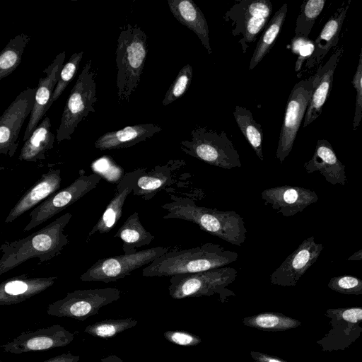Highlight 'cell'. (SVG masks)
Masks as SVG:
<instances>
[{"label": "cell", "mask_w": 362, "mask_h": 362, "mask_svg": "<svg viewBox=\"0 0 362 362\" xmlns=\"http://www.w3.org/2000/svg\"><path fill=\"white\" fill-rule=\"evenodd\" d=\"M30 37L21 33L11 39L0 54V80L12 74L21 62L24 49Z\"/></svg>", "instance_id": "31"}, {"label": "cell", "mask_w": 362, "mask_h": 362, "mask_svg": "<svg viewBox=\"0 0 362 362\" xmlns=\"http://www.w3.org/2000/svg\"><path fill=\"white\" fill-rule=\"evenodd\" d=\"M74 339V333L59 325H54L35 331L23 332L1 347L4 352L21 354L65 346Z\"/></svg>", "instance_id": "15"}, {"label": "cell", "mask_w": 362, "mask_h": 362, "mask_svg": "<svg viewBox=\"0 0 362 362\" xmlns=\"http://www.w3.org/2000/svg\"><path fill=\"white\" fill-rule=\"evenodd\" d=\"M57 276L31 277L21 274L0 284V305H11L25 301L52 286Z\"/></svg>", "instance_id": "20"}, {"label": "cell", "mask_w": 362, "mask_h": 362, "mask_svg": "<svg viewBox=\"0 0 362 362\" xmlns=\"http://www.w3.org/2000/svg\"><path fill=\"white\" fill-rule=\"evenodd\" d=\"M170 202L161 205L168 211L164 219H180L233 245L240 247L247 238L243 218L234 211L198 206L194 198L169 194Z\"/></svg>", "instance_id": "1"}, {"label": "cell", "mask_w": 362, "mask_h": 362, "mask_svg": "<svg viewBox=\"0 0 362 362\" xmlns=\"http://www.w3.org/2000/svg\"><path fill=\"white\" fill-rule=\"evenodd\" d=\"M121 291L117 288L76 290L47 306V313L51 316L71 317L83 321L98 313V310L120 298Z\"/></svg>", "instance_id": "8"}, {"label": "cell", "mask_w": 362, "mask_h": 362, "mask_svg": "<svg viewBox=\"0 0 362 362\" xmlns=\"http://www.w3.org/2000/svg\"><path fill=\"white\" fill-rule=\"evenodd\" d=\"M36 90L27 87L0 117V153L11 158L16 152L19 133L34 107Z\"/></svg>", "instance_id": "13"}, {"label": "cell", "mask_w": 362, "mask_h": 362, "mask_svg": "<svg viewBox=\"0 0 362 362\" xmlns=\"http://www.w3.org/2000/svg\"><path fill=\"white\" fill-rule=\"evenodd\" d=\"M96 73L88 59L71 90L57 131V141L71 140L79 123L90 112H95L96 95Z\"/></svg>", "instance_id": "6"}, {"label": "cell", "mask_w": 362, "mask_h": 362, "mask_svg": "<svg viewBox=\"0 0 362 362\" xmlns=\"http://www.w3.org/2000/svg\"><path fill=\"white\" fill-rule=\"evenodd\" d=\"M71 216L66 212L25 238L2 244L0 275L30 259L37 258L41 264L60 255L69 243L64 230Z\"/></svg>", "instance_id": "2"}, {"label": "cell", "mask_w": 362, "mask_h": 362, "mask_svg": "<svg viewBox=\"0 0 362 362\" xmlns=\"http://www.w3.org/2000/svg\"><path fill=\"white\" fill-rule=\"evenodd\" d=\"M313 82V76L300 80L294 85L288 96L276 152L280 163H283L293 148L311 98Z\"/></svg>", "instance_id": "12"}, {"label": "cell", "mask_w": 362, "mask_h": 362, "mask_svg": "<svg viewBox=\"0 0 362 362\" xmlns=\"http://www.w3.org/2000/svg\"><path fill=\"white\" fill-rule=\"evenodd\" d=\"M141 168L126 173L119 180L113 198L106 206L102 216L88 234L86 241L96 233L110 232L120 219L122 208L127 196L133 192L136 180Z\"/></svg>", "instance_id": "22"}, {"label": "cell", "mask_w": 362, "mask_h": 362, "mask_svg": "<svg viewBox=\"0 0 362 362\" xmlns=\"http://www.w3.org/2000/svg\"><path fill=\"white\" fill-rule=\"evenodd\" d=\"M171 249V247L157 246L136 251L131 254L98 259L80 276L83 281H116L132 272L149 264Z\"/></svg>", "instance_id": "9"}, {"label": "cell", "mask_w": 362, "mask_h": 362, "mask_svg": "<svg viewBox=\"0 0 362 362\" xmlns=\"http://www.w3.org/2000/svg\"><path fill=\"white\" fill-rule=\"evenodd\" d=\"M351 83L356 93L355 112L352 129L356 130L362 119V47L361 49L356 71L352 78Z\"/></svg>", "instance_id": "38"}, {"label": "cell", "mask_w": 362, "mask_h": 362, "mask_svg": "<svg viewBox=\"0 0 362 362\" xmlns=\"http://www.w3.org/2000/svg\"><path fill=\"white\" fill-rule=\"evenodd\" d=\"M147 35L141 27L129 23L119 28L116 49L117 102L129 101L136 90L148 54Z\"/></svg>", "instance_id": "4"}, {"label": "cell", "mask_w": 362, "mask_h": 362, "mask_svg": "<svg viewBox=\"0 0 362 362\" xmlns=\"http://www.w3.org/2000/svg\"><path fill=\"white\" fill-rule=\"evenodd\" d=\"M136 324L137 321L132 318L106 320L87 326L84 332L93 337L107 339L132 328Z\"/></svg>", "instance_id": "33"}, {"label": "cell", "mask_w": 362, "mask_h": 362, "mask_svg": "<svg viewBox=\"0 0 362 362\" xmlns=\"http://www.w3.org/2000/svg\"><path fill=\"white\" fill-rule=\"evenodd\" d=\"M180 149L187 155L209 165L230 170L242 167L240 157L225 131L218 132L197 126L190 132V139L180 142Z\"/></svg>", "instance_id": "5"}, {"label": "cell", "mask_w": 362, "mask_h": 362, "mask_svg": "<svg viewBox=\"0 0 362 362\" xmlns=\"http://www.w3.org/2000/svg\"><path fill=\"white\" fill-rule=\"evenodd\" d=\"M233 116L240 132L254 150L257 156L261 161H263V130L261 124L255 120L250 110L242 106H235Z\"/></svg>", "instance_id": "30"}, {"label": "cell", "mask_w": 362, "mask_h": 362, "mask_svg": "<svg viewBox=\"0 0 362 362\" xmlns=\"http://www.w3.org/2000/svg\"><path fill=\"white\" fill-rule=\"evenodd\" d=\"M173 16L182 25L192 30L199 37L207 52L212 54L209 43V32L206 19L197 4L192 0H168Z\"/></svg>", "instance_id": "26"}, {"label": "cell", "mask_w": 362, "mask_h": 362, "mask_svg": "<svg viewBox=\"0 0 362 362\" xmlns=\"http://www.w3.org/2000/svg\"><path fill=\"white\" fill-rule=\"evenodd\" d=\"M101 179L102 177L98 173L86 175L85 172L81 170L79 176L72 183L54 192L33 208L29 214L30 220L23 230L28 231L35 228L78 201L93 189Z\"/></svg>", "instance_id": "11"}, {"label": "cell", "mask_w": 362, "mask_h": 362, "mask_svg": "<svg viewBox=\"0 0 362 362\" xmlns=\"http://www.w3.org/2000/svg\"><path fill=\"white\" fill-rule=\"evenodd\" d=\"M66 57L65 51L57 54L52 63L43 71L45 76L40 78L35 95V103L25 130L23 141H26L39 125L49 110L54 90L58 82Z\"/></svg>", "instance_id": "18"}, {"label": "cell", "mask_w": 362, "mask_h": 362, "mask_svg": "<svg viewBox=\"0 0 362 362\" xmlns=\"http://www.w3.org/2000/svg\"><path fill=\"white\" fill-rule=\"evenodd\" d=\"M168 337L171 341L180 345H187L194 341V338L191 335L182 332H173Z\"/></svg>", "instance_id": "41"}, {"label": "cell", "mask_w": 362, "mask_h": 362, "mask_svg": "<svg viewBox=\"0 0 362 362\" xmlns=\"http://www.w3.org/2000/svg\"><path fill=\"white\" fill-rule=\"evenodd\" d=\"M350 3V0L343 2L342 6L336 10L324 25L315 40V52L310 59L305 63L307 69H310L321 65L329 51L337 45Z\"/></svg>", "instance_id": "25"}, {"label": "cell", "mask_w": 362, "mask_h": 362, "mask_svg": "<svg viewBox=\"0 0 362 362\" xmlns=\"http://www.w3.org/2000/svg\"><path fill=\"white\" fill-rule=\"evenodd\" d=\"M304 168L307 173L319 172L332 185H345L347 177L345 165L337 158L331 144L326 139L317 141L314 153L311 158L305 163Z\"/></svg>", "instance_id": "23"}, {"label": "cell", "mask_w": 362, "mask_h": 362, "mask_svg": "<svg viewBox=\"0 0 362 362\" xmlns=\"http://www.w3.org/2000/svg\"><path fill=\"white\" fill-rule=\"evenodd\" d=\"M238 258V255L235 252L211 243L184 250L175 247L143 269L142 275L149 277L172 276L197 273L226 267Z\"/></svg>", "instance_id": "3"}, {"label": "cell", "mask_w": 362, "mask_h": 362, "mask_svg": "<svg viewBox=\"0 0 362 362\" xmlns=\"http://www.w3.org/2000/svg\"><path fill=\"white\" fill-rule=\"evenodd\" d=\"M79 360V356L73 355L71 353L68 352L55 356L43 362H78Z\"/></svg>", "instance_id": "42"}, {"label": "cell", "mask_w": 362, "mask_h": 362, "mask_svg": "<svg viewBox=\"0 0 362 362\" xmlns=\"http://www.w3.org/2000/svg\"><path fill=\"white\" fill-rule=\"evenodd\" d=\"M328 287L344 294H362V279L351 276L341 275L331 278Z\"/></svg>", "instance_id": "37"}, {"label": "cell", "mask_w": 362, "mask_h": 362, "mask_svg": "<svg viewBox=\"0 0 362 362\" xmlns=\"http://www.w3.org/2000/svg\"><path fill=\"white\" fill-rule=\"evenodd\" d=\"M51 126L50 119L46 116L24 142L18 157L20 160L36 162L45 159L46 153L52 148L55 139Z\"/></svg>", "instance_id": "27"}, {"label": "cell", "mask_w": 362, "mask_h": 362, "mask_svg": "<svg viewBox=\"0 0 362 362\" xmlns=\"http://www.w3.org/2000/svg\"><path fill=\"white\" fill-rule=\"evenodd\" d=\"M323 249V245L317 243L313 236L305 239L274 271L271 281L274 284L294 286L315 263Z\"/></svg>", "instance_id": "16"}, {"label": "cell", "mask_w": 362, "mask_h": 362, "mask_svg": "<svg viewBox=\"0 0 362 362\" xmlns=\"http://www.w3.org/2000/svg\"><path fill=\"white\" fill-rule=\"evenodd\" d=\"M273 10L269 0H236L223 18L230 24V33L238 37L243 53L264 30Z\"/></svg>", "instance_id": "7"}, {"label": "cell", "mask_w": 362, "mask_h": 362, "mask_svg": "<svg viewBox=\"0 0 362 362\" xmlns=\"http://www.w3.org/2000/svg\"><path fill=\"white\" fill-rule=\"evenodd\" d=\"M235 268L222 267L207 271L171 276L170 290L175 298L218 291L236 277Z\"/></svg>", "instance_id": "14"}, {"label": "cell", "mask_w": 362, "mask_h": 362, "mask_svg": "<svg viewBox=\"0 0 362 362\" xmlns=\"http://www.w3.org/2000/svg\"><path fill=\"white\" fill-rule=\"evenodd\" d=\"M266 361L267 362H281L277 359H275V358H267L266 359Z\"/></svg>", "instance_id": "44"}, {"label": "cell", "mask_w": 362, "mask_h": 362, "mask_svg": "<svg viewBox=\"0 0 362 362\" xmlns=\"http://www.w3.org/2000/svg\"><path fill=\"white\" fill-rule=\"evenodd\" d=\"M186 165L184 159H170L164 165H158L149 170L141 168L133 189V195L150 201L158 192L167 193L172 189H185L191 185V174L180 173Z\"/></svg>", "instance_id": "10"}, {"label": "cell", "mask_w": 362, "mask_h": 362, "mask_svg": "<svg viewBox=\"0 0 362 362\" xmlns=\"http://www.w3.org/2000/svg\"><path fill=\"white\" fill-rule=\"evenodd\" d=\"M341 317L346 321L356 323L362 320V308H351L343 310Z\"/></svg>", "instance_id": "40"}, {"label": "cell", "mask_w": 362, "mask_h": 362, "mask_svg": "<svg viewBox=\"0 0 362 362\" xmlns=\"http://www.w3.org/2000/svg\"><path fill=\"white\" fill-rule=\"evenodd\" d=\"M114 238L122 240L124 254L136 252L137 248L149 245L155 238L141 224L138 212H134L126 219Z\"/></svg>", "instance_id": "28"}, {"label": "cell", "mask_w": 362, "mask_h": 362, "mask_svg": "<svg viewBox=\"0 0 362 362\" xmlns=\"http://www.w3.org/2000/svg\"><path fill=\"white\" fill-rule=\"evenodd\" d=\"M287 11L288 5L284 4L269 20L254 50L249 70H252L274 46L286 20Z\"/></svg>", "instance_id": "29"}, {"label": "cell", "mask_w": 362, "mask_h": 362, "mask_svg": "<svg viewBox=\"0 0 362 362\" xmlns=\"http://www.w3.org/2000/svg\"><path fill=\"white\" fill-rule=\"evenodd\" d=\"M193 76L190 64L185 65L178 72L176 78L167 90L162 101L163 106L175 101L182 96L189 87Z\"/></svg>", "instance_id": "34"}, {"label": "cell", "mask_w": 362, "mask_h": 362, "mask_svg": "<svg viewBox=\"0 0 362 362\" xmlns=\"http://www.w3.org/2000/svg\"><path fill=\"white\" fill-rule=\"evenodd\" d=\"M260 196L264 205L285 217L300 213L318 201L314 190L288 185L264 189Z\"/></svg>", "instance_id": "17"}, {"label": "cell", "mask_w": 362, "mask_h": 362, "mask_svg": "<svg viewBox=\"0 0 362 362\" xmlns=\"http://www.w3.org/2000/svg\"><path fill=\"white\" fill-rule=\"evenodd\" d=\"M83 55V51L74 52L69 58L68 62L64 65L53 92V95L49 105V109L66 89V86L75 76L78 69L80 62Z\"/></svg>", "instance_id": "35"}, {"label": "cell", "mask_w": 362, "mask_h": 362, "mask_svg": "<svg viewBox=\"0 0 362 362\" xmlns=\"http://www.w3.org/2000/svg\"><path fill=\"white\" fill-rule=\"evenodd\" d=\"M161 130L160 127L154 124L127 126L105 133L95 141L94 145L101 151L129 148L146 141Z\"/></svg>", "instance_id": "24"}, {"label": "cell", "mask_w": 362, "mask_h": 362, "mask_svg": "<svg viewBox=\"0 0 362 362\" xmlns=\"http://www.w3.org/2000/svg\"><path fill=\"white\" fill-rule=\"evenodd\" d=\"M60 169H49L19 199L9 211L5 219L11 223L23 214L38 204L57 192L62 182Z\"/></svg>", "instance_id": "21"}, {"label": "cell", "mask_w": 362, "mask_h": 362, "mask_svg": "<svg viewBox=\"0 0 362 362\" xmlns=\"http://www.w3.org/2000/svg\"><path fill=\"white\" fill-rule=\"evenodd\" d=\"M291 49L293 53L298 55L295 70L298 71L303 64L308 62L313 57L315 49V41L302 35H295L291 40Z\"/></svg>", "instance_id": "36"}, {"label": "cell", "mask_w": 362, "mask_h": 362, "mask_svg": "<svg viewBox=\"0 0 362 362\" xmlns=\"http://www.w3.org/2000/svg\"><path fill=\"white\" fill-rule=\"evenodd\" d=\"M346 260L348 261H361L362 260V249L355 252L353 255L349 257Z\"/></svg>", "instance_id": "43"}, {"label": "cell", "mask_w": 362, "mask_h": 362, "mask_svg": "<svg viewBox=\"0 0 362 362\" xmlns=\"http://www.w3.org/2000/svg\"><path fill=\"white\" fill-rule=\"evenodd\" d=\"M255 323L262 328H274L281 323L280 318L272 314H263L258 315L255 319Z\"/></svg>", "instance_id": "39"}, {"label": "cell", "mask_w": 362, "mask_h": 362, "mask_svg": "<svg viewBox=\"0 0 362 362\" xmlns=\"http://www.w3.org/2000/svg\"><path fill=\"white\" fill-rule=\"evenodd\" d=\"M343 47L334 49L328 61L320 65L313 77V88L309 105L304 117L303 127L315 121L322 113L332 88L334 74L340 58L343 55Z\"/></svg>", "instance_id": "19"}, {"label": "cell", "mask_w": 362, "mask_h": 362, "mask_svg": "<svg viewBox=\"0 0 362 362\" xmlns=\"http://www.w3.org/2000/svg\"><path fill=\"white\" fill-rule=\"evenodd\" d=\"M325 0H308L300 6L296 22L295 35L308 37L317 18L322 11Z\"/></svg>", "instance_id": "32"}]
</instances>
